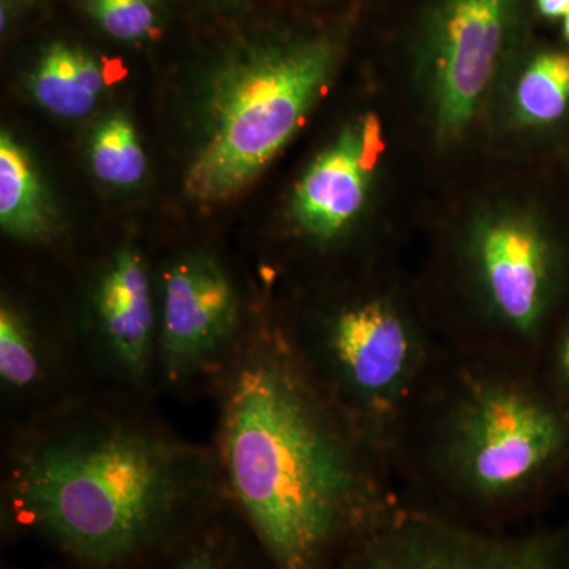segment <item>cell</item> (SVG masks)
Instances as JSON below:
<instances>
[{"instance_id":"6da1fadb","label":"cell","mask_w":569,"mask_h":569,"mask_svg":"<svg viewBox=\"0 0 569 569\" xmlns=\"http://www.w3.org/2000/svg\"><path fill=\"white\" fill-rule=\"evenodd\" d=\"M212 400L224 501L269 569H336L406 503L387 455L326 397L268 307Z\"/></svg>"},{"instance_id":"7a4b0ae2","label":"cell","mask_w":569,"mask_h":569,"mask_svg":"<svg viewBox=\"0 0 569 569\" xmlns=\"http://www.w3.org/2000/svg\"><path fill=\"white\" fill-rule=\"evenodd\" d=\"M223 503L211 443L179 436L157 400L93 392L2 430L3 526L82 569L149 563Z\"/></svg>"},{"instance_id":"3957f363","label":"cell","mask_w":569,"mask_h":569,"mask_svg":"<svg viewBox=\"0 0 569 569\" xmlns=\"http://www.w3.org/2000/svg\"><path fill=\"white\" fill-rule=\"evenodd\" d=\"M388 458L411 507L475 529H522L567 492L569 408L535 367L445 347Z\"/></svg>"},{"instance_id":"277c9868","label":"cell","mask_w":569,"mask_h":569,"mask_svg":"<svg viewBox=\"0 0 569 569\" xmlns=\"http://www.w3.org/2000/svg\"><path fill=\"white\" fill-rule=\"evenodd\" d=\"M337 56L328 36L257 37L231 48L209 82L187 193L209 204L244 192L298 132Z\"/></svg>"},{"instance_id":"5b68a950","label":"cell","mask_w":569,"mask_h":569,"mask_svg":"<svg viewBox=\"0 0 569 569\" xmlns=\"http://www.w3.org/2000/svg\"><path fill=\"white\" fill-rule=\"evenodd\" d=\"M276 320L326 397L388 458L396 427L443 353L433 326L391 291L346 296L293 321Z\"/></svg>"},{"instance_id":"8992f818","label":"cell","mask_w":569,"mask_h":569,"mask_svg":"<svg viewBox=\"0 0 569 569\" xmlns=\"http://www.w3.org/2000/svg\"><path fill=\"white\" fill-rule=\"evenodd\" d=\"M157 392L213 399L249 342L258 310L212 250H181L156 269Z\"/></svg>"},{"instance_id":"52a82bcc","label":"cell","mask_w":569,"mask_h":569,"mask_svg":"<svg viewBox=\"0 0 569 569\" xmlns=\"http://www.w3.org/2000/svg\"><path fill=\"white\" fill-rule=\"evenodd\" d=\"M70 321L97 392L159 399L156 269L137 246L100 261Z\"/></svg>"},{"instance_id":"ba28073f","label":"cell","mask_w":569,"mask_h":569,"mask_svg":"<svg viewBox=\"0 0 569 569\" xmlns=\"http://www.w3.org/2000/svg\"><path fill=\"white\" fill-rule=\"evenodd\" d=\"M336 569H569V527L482 530L403 503Z\"/></svg>"},{"instance_id":"9c48e42d","label":"cell","mask_w":569,"mask_h":569,"mask_svg":"<svg viewBox=\"0 0 569 569\" xmlns=\"http://www.w3.org/2000/svg\"><path fill=\"white\" fill-rule=\"evenodd\" d=\"M97 392L70 318L44 323L10 295L0 305V422L2 430L61 410Z\"/></svg>"},{"instance_id":"30bf717a","label":"cell","mask_w":569,"mask_h":569,"mask_svg":"<svg viewBox=\"0 0 569 569\" xmlns=\"http://www.w3.org/2000/svg\"><path fill=\"white\" fill-rule=\"evenodd\" d=\"M511 0H441L429 32L438 118L459 132L477 110L507 37Z\"/></svg>"},{"instance_id":"8fae6325","label":"cell","mask_w":569,"mask_h":569,"mask_svg":"<svg viewBox=\"0 0 569 569\" xmlns=\"http://www.w3.org/2000/svg\"><path fill=\"white\" fill-rule=\"evenodd\" d=\"M367 173L362 126L347 127L296 189L293 212L299 231L317 246L336 242L365 203Z\"/></svg>"},{"instance_id":"7c38bea8","label":"cell","mask_w":569,"mask_h":569,"mask_svg":"<svg viewBox=\"0 0 569 569\" xmlns=\"http://www.w3.org/2000/svg\"><path fill=\"white\" fill-rule=\"evenodd\" d=\"M0 224L11 239L28 246L48 244L56 233V217L36 164L7 132L0 137Z\"/></svg>"},{"instance_id":"4fadbf2b","label":"cell","mask_w":569,"mask_h":569,"mask_svg":"<svg viewBox=\"0 0 569 569\" xmlns=\"http://www.w3.org/2000/svg\"><path fill=\"white\" fill-rule=\"evenodd\" d=\"M104 84L102 63L66 41H54L43 51L31 77L33 99L51 114L66 119L88 116Z\"/></svg>"},{"instance_id":"5bb4252c","label":"cell","mask_w":569,"mask_h":569,"mask_svg":"<svg viewBox=\"0 0 569 569\" xmlns=\"http://www.w3.org/2000/svg\"><path fill=\"white\" fill-rule=\"evenodd\" d=\"M242 520L227 501L190 533L164 550L163 569H249L238 533Z\"/></svg>"},{"instance_id":"9a60e30c","label":"cell","mask_w":569,"mask_h":569,"mask_svg":"<svg viewBox=\"0 0 569 569\" xmlns=\"http://www.w3.org/2000/svg\"><path fill=\"white\" fill-rule=\"evenodd\" d=\"M89 157L97 178L112 187L137 186L148 170L137 130L123 114H112L99 123Z\"/></svg>"},{"instance_id":"2e32d148","label":"cell","mask_w":569,"mask_h":569,"mask_svg":"<svg viewBox=\"0 0 569 569\" xmlns=\"http://www.w3.org/2000/svg\"><path fill=\"white\" fill-rule=\"evenodd\" d=\"M569 107V54L545 52L530 63L518 86L520 118L530 123L559 121Z\"/></svg>"},{"instance_id":"e0dca14e","label":"cell","mask_w":569,"mask_h":569,"mask_svg":"<svg viewBox=\"0 0 569 569\" xmlns=\"http://www.w3.org/2000/svg\"><path fill=\"white\" fill-rule=\"evenodd\" d=\"M84 6L103 32L116 40L148 39L159 21L156 0H84Z\"/></svg>"},{"instance_id":"ac0fdd59","label":"cell","mask_w":569,"mask_h":569,"mask_svg":"<svg viewBox=\"0 0 569 569\" xmlns=\"http://www.w3.org/2000/svg\"><path fill=\"white\" fill-rule=\"evenodd\" d=\"M537 370L546 387L569 408V328L556 346L545 348Z\"/></svg>"},{"instance_id":"d6986e66","label":"cell","mask_w":569,"mask_h":569,"mask_svg":"<svg viewBox=\"0 0 569 569\" xmlns=\"http://www.w3.org/2000/svg\"><path fill=\"white\" fill-rule=\"evenodd\" d=\"M383 148L380 122L376 116H369L362 122V156H365V167L369 173L376 168L378 157L383 152Z\"/></svg>"},{"instance_id":"ffe728a7","label":"cell","mask_w":569,"mask_h":569,"mask_svg":"<svg viewBox=\"0 0 569 569\" xmlns=\"http://www.w3.org/2000/svg\"><path fill=\"white\" fill-rule=\"evenodd\" d=\"M538 9L548 18L567 17L569 0H538Z\"/></svg>"},{"instance_id":"44dd1931","label":"cell","mask_w":569,"mask_h":569,"mask_svg":"<svg viewBox=\"0 0 569 569\" xmlns=\"http://www.w3.org/2000/svg\"><path fill=\"white\" fill-rule=\"evenodd\" d=\"M565 37L569 41V13L565 17V26H563Z\"/></svg>"},{"instance_id":"7402d4cb","label":"cell","mask_w":569,"mask_h":569,"mask_svg":"<svg viewBox=\"0 0 569 569\" xmlns=\"http://www.w3.org/2000/svg\"><path fill=\"white\" fill-rule=\"evenodd\" d=\"M565 497H567V500H568V507H569V482H568L567 492H565ZM567 526L569 527V520H568Z\"/></svg>"}]
</instances>
